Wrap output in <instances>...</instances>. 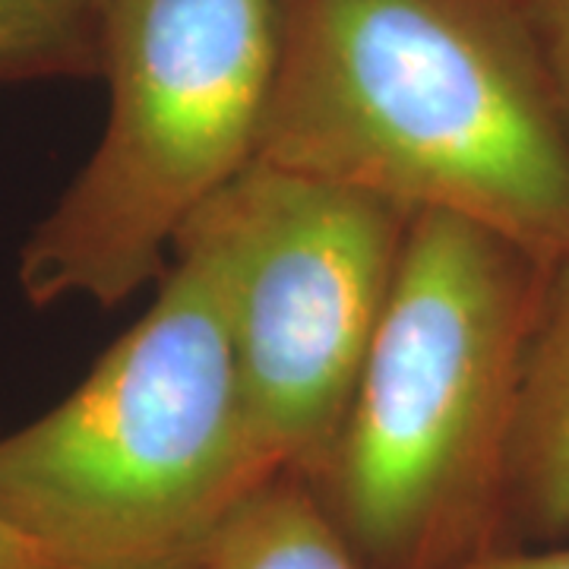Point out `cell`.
I'll return each mask as SVG.
<instances>
[{
	"instance_id": "8992f818",
	"label": "cell",
	"mask_w": 569,
	"mask_h": 569,
	"mask_svg": "<svg viewBox=\"0 0 569 569\" xmlns=\"http://www.w3.org/2000/svg\"><path fill=\"white\" fill-rule=\"evenodd\" d=\"M569 535V253L545 266L507 471V548Z\"/></svg>"
},
{
	"instance_id": "52a82bcc",
	"label": "cell",
	"mask_w": 569,
	"mask_h": 569,
	"mask_svg": "<svg viewBox=\"0 0 569 569\" xmlns=\"http://www.w3.org/2000/svg\"><path fill=\"white\" fill-rule=\"evenodd\" d=\"M197 569H365L305 475L276 471L228 516Z\"/></svg>"
},
{
	"instance_id": "ba28073f",
	"label": "cell",
	"mask_w": 569,
	"mask_h": 569,
	"mask_svg": "<svg viewBox=\"0 0 569 569\" xmlns=\"http://www.w3.org/2000/svg\"><path fill=\"white\" fill-rule=\"evenodd\" d=\"M99 73L96 0H0V82Z\"/></svg>"
},
{
	"instance_id": "30bf717a",
	"label": "cell",
	"mask_w": 569,
	"mask_h": 569,
	"mask_svg": "<svg viewBox=\"0 0 569 569\" xmlns=\"http://www.w3.org/2000/svg\"><path fill=\"white\" fill-rule=\"evenodd\" d=\"M459 569H569V548L493 550Z\"/></svg>"
},
{
	"instance_id": "277c9868",
	"label": "cell",
	"mask_w": 569,
	"mask_h": 569,
	"mask_svg": "<svg viewBox=\"0 0 569 569\" xmlns=\"http://www.w3.org/2000/svg\"><path fill=\"white\" fill-rule=\"evenodd\" d=\"M108 118L20 250L32 307H114L164 272L200 209L257 162L276 0H96Z\"/></svg>"
},
{
	"instance_id": "8fae6325",
	"label": "cell",
	"mask_w": 569,
	"mask_h": 569,
	"mask_svg": "<svg viewBox=\"0 0 569 569\" xmlns=\"http://www.w3.org/2000/svg\"><path fill=\"white\" fill-rule=\"evenodd\" d=\"M0 569H54L20 531L0 519Z\"/></svg>"
},
{
	"instance_id": "7a4b0ae2",
	"label": "cell",
	"mask_w": 569,
	"mask_h": 569,
	"mask_svg": "<svg viewBox=\"0 0 569 569\" xmlns=\"http://www.w3.org/2000/svg\"><path fill=\"white\" fill-rule=\"evenodd\" d=\"M545 263L485 224L411 219L342 430L310 481L365 569L507 548V471Z\"/></svg>"
},
{
	"instance_id": "6da1fadb",
	"label": "cell",
	"mask_w": 569,
	"mask_h": 569,
	"mask_svg": "<svg viewBox=\"0 0 569 569\" xmlns=\"http://www.w3.org/2000/svg\"><path fill=\"white\" fill-rule=\"evenodd\" d=\"M257 162L569 253V123L526 0H276Z\"/></svg>"
},
{
	"instance_id": "5b68a950",
	"label": "cell",
	"mask_w": 569,
	"mask_h": 569,
	"mask_svg": "<svg viewBox=\"0 0 569 569\" xmlns=\"http://www.w3.org/2000/svg\"><path fill=\"white\" fill-rule=\"evenodd\" d=\"M411 219L380 197L253 162L178 234L212 266L247 418L279 471L313 478L336 443Z\"/></svg>"
},
{
	"instance_id": "3957f363",
	"label": "cell",
	"mask_w": 569,
	"mask_h": 569,
	"mask_svg": "<svg viewBox=\"0 0 569 569\" xmlns=\"http://www.w3.org/2000/svg\"><path fill=\"white\" fill-rule=\"evenodd\" d=\"M152 307L0 437V519L54 569H197L279 468L247 418L212 266L174 244Z\"/></svg>"
},
{
	"instance_id": "9c48e42d",
	"label": "cell",
	"mask_w": 569,
	"mask_h": 569,
	"mask_svg": "<svg viewBox=\"0 0 569 569\" xmlns=\"http://www.w3.org/2000/svg\"><path fill=\"white\" fill-rule=\"evenodd\" d=\"M526 7L553 96L569 123V0H526Z\"/></svg>"
}]
</instances>
